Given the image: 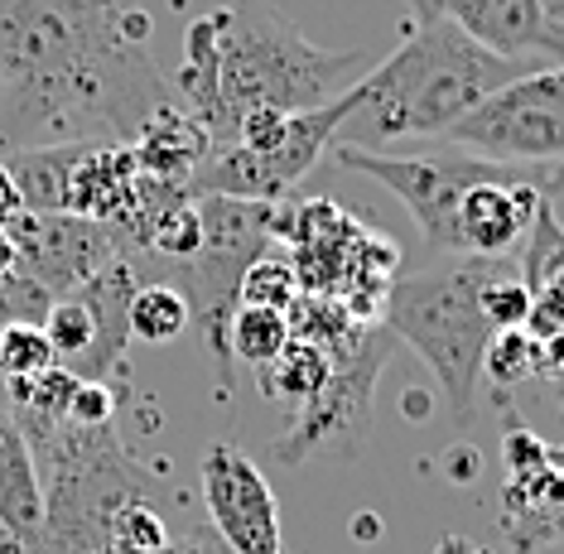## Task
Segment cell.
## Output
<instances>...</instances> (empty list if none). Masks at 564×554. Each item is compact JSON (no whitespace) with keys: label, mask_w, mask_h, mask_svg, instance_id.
<instances>
[{"label":"cell","mask_w":564,"mask_h":554,"mask_svg":"<svg viewBox=\"0 0 564 554\" xmlns=\"http://www.w3.org/2000/svg\"><path fill=\"white\" fill-rule=\"evenodd\" d=\"M371 68L362 48H318L265 0H232L184 30L174 97L208 135V150L237 140L256 111H314L343 97Z\"/></svg>","instance_id":"cell-1"},{"label":"cell","mask_w":564,"mask_h":554,"mask_svg":"<svg viewBox=\"0 0 564 554\" xmlns=\"http://www.w3.org/2000/svg\"><path fill=\"white\" fill-rule=\"evenodd\" d=\"M521 73H531V63L473 44L448 20L410 24L395 54L371 63L348 87V116H343L333 145L391 150V140L444 135L487 93H497Z\"/></svg>","instance_id":"cell-2"},{"label":"cell","mask_w":564,"mask_h":554,"mask_svg":"<svg viewBox=\"0 0 564 554\" xmlns=\"http://www.w3.org/2000/svg\"><path fill=\"white\" fill-rule=\"evenodd\" d=\"M511 265V256H440L434 265L395 280L381 304V328L434 371L454 420L473 415V391L482 381V347L492 324L482 314V290Z\"/></svg>","instance_id":"cell-3"},{"label":"cell","mask_w":564,"mask_h":554,"mask_svg":"<svg viewBox=\"0 0 564 554\" xmlns=\"http://www.w3.org/2000/svg\"><path fill=\"white\" fill-rule=\"evenodd\" d=\"M30 448L44 482V535L34 554H111L121 511L155 492L150 472L121 448L117 424L63 420Z\"/></svg>","instance_id":"cell-4"},{"label":"cell","mask_w":564,"mask_h":554,"mask_svg":"<svg viewBox=\"0 0 564 554\" xmlns=\"http://www.w3.org/2000/svg\"><path fill=\"white\" fill-rule=\"evenodd\" d=\"M145 39L150 15L121 0H0V107Z\"/></svg>","instance_id":"cell-5"},{"label":"cell","mask_w":564,"mask_h":554,"mask_svg":"<svg viewBox=\"0 0 564 554\" xmlns=\"http://www.w3.org/2000/svg\"><path fill=\"white\" fill-rule=\"evenodd\" d=\"M198 222H203V241L188 261L170 265L178 294L188 300L194 328L203 333L208 352L217 357L227 377V324L237 314V290L241 275L256 256L271 251L275 241V203H247V198H198Z\"/></svg>","instance_id":"cell-6"},{"label":"cell","mask_w":564,"mask_h":554,"mask_svg":"<svg viewBox=\"0 0 564 554\" xmlns=\"http://www.w3.org/2000/svg\"><path fill=\"white\" fill-rule=\"evenodd\" d=\"M448 150L492 164H564V63L511 77L440 135Z\"/></svg>","instance_id":"cell-7"},{"label":"cell","mask_w":564,"mask_h":554,"mask_svg":"<svg viewBox=\"0 0 564 554\" xmlns=\"http://www.w3.org/2000/svg\"><path fill=\"white\" fill-rule=\"evenodd\" d=\"M395 338L381 324H367L343 357H333V377L314 401L294 410L290 430L275 439V458L285 468H300L310 458H357V448L371 434V401H377V377L387 367Z\"/></svg>","instance_id":"cell-8"},{"label":"cell","mask_w":564,"mask_h":554,"mask_svg":"<svg viewBox=\"0 0 564 554\" xmlns=\"http://www.w3.org/2000/svg\"><path fill=\"white\" fill-rule=\"evenodd\" d=\"M333 160L343 170H357L362 178H377L410 208L415 227L425 231L434 256H454V222L464 208L468 188L482 178H497L517 164H492L478 154L448 150V154H391V150H357V145H333Z\"/></svg>","instance_id":"cell-9"},{"label":"cell","mask_w":564,"mask_h":554,"mask_svg":"<svg viewBox=\"0 0 564 554\" xmlns=\"http://www.w3.org/2000/svg\"><path fill=\"white\" fill-rule=\"evenodd\" d=\"M140 290V270L131 261H107L78 290L58 294L44 318L48 347L63 371L78 381H107L111 367H121L131 343V294Z\"/></svg>","instance_id":"cell-10"},{"label":"cell","mask_w":564,"mask_h":554,"mask_svg":"<svg viewBox=\"0 0 564 554\" xmlns=\"http://www.w3.org/2000/svg\"><path fill=\"white\" fill-rule=\"evenodd\" d=\"M10 241H15V270L24 280H34L40 290L58 294L78 290L83 280H93L107 261H117V231L97 217L83 213H15L6 222Z\"/></svg>","instance_id":"cell-11"},{"label":"cell","mask_w":564,"mask_h":554,"mask_svg":"<svg viewBox=\"0 0 564 554\" xmlns=\"http://www.w3.org/2000/svg\"><path fill=\"white\" fill-rule=\"evenodd\" d=\"M203 501H208L213 531L232 554H285L280 540V507L265 472L237 444H208L198 463Z\"/></svg>","instance_id":"cell-12"},{"label":"cell","mask_w":564,"mask_h":554,"mask_svg":"<svg viewBox=\"0 0 564 554\" xmlns=\"http://www.w3.org/2000/svg\"><path fill=\"white\" fill-rule=\"evenodd\" d=\"M415 24L448 20L473 44L492 48L502 58H550L564 63V39L545 20L541 0H405Z\"/></svg>","instance_id":"cell-13"},{"label":"cell","mask_w":564,"mask_h":554,"mask_svg":"<svg viewBox=\"0 0 564 554\" xmlns=\"http://www.w3.org/2000/svg\"><path fill=\"white\" fill-rule=\"evenodd\" d=\"M502 531L517 554L564 540V444H550L545 463L502 482Z\"/></svg>","instance_id":"cell-14"},{"label":"cell","mask_w":564,"mask_h":554,"mask_svg":"<svg viewBox=\"0 0 564 554\" xmlns=\"http://www.w3.org/2000/svg\"><path fill=\"white\" fill-rule=\"evenodd\" d=\"M0 531L24 554H34V545L44 535L40 463H34V448L10 410H0Z\"/></svg>","instance_id":"cell-15"},{"label":"cell","mask_w":564,"mask_h":554,"mask_svg":"<svg viewBox=\"0 0 564 554\" xmlns=\"http://www.w3.org/2000/svg\"><path fill=\"white\" fill-rule=\"evenodd\" d=\"M521 280L525 290H531V328L535 338H550V333L564 328V227L555 222V208H550V198L541 203V213H535L531 231H525V256H521Z\"/></svg>","instance_id":"cell-16"},{"label":"cell","mask_w":564,"mask_h":554,"mask_svg":"<svg viewBox=\"0 0 564 554\" xmlns=\"http://www.w3.org/2000/svg\"><path fill=\"white\" fill-rule=\"evenodd\" d=\"M328 377H333V357L324 352V347L304 343V338H290L285 352H280L271 367H261V395L290 405V415H294L304 401H314V395L324 391Z\"/></svg>","instance_id":"cell-17"},{"label":"cell","mask_w":564,"mask_h":554,"mask_svg":"<svg viewBox=\"0 0 564 554\" xmlns=\"http://www.w3.org/2000/svg\"><path fill=\"white\" fill-rule=\"evenodd\" d=\"M482 377L497 401H507V391L545 377V343L531 328H497L482 347Z\"/></svg>","instance_id":"cell-18"},{"label":"cell","mask_w":564,"mask_h":554,"mask_svg":"<svg viewBox=\"0 0 564 554\" xmlns=\"http://www.w3.org/2000/svg\"><path fill=\"white\" fill-rule=\"evenodd\" d=\"M294 338L290 333V318L280 308H261V304H237L232 324H227V357L241 367H271L285 343Z\"/></svg>","instance_id":"cell-19"},{"label":"cell","mask_w":564,"mask_h":554,"mask_svg":"<svg viewBox=\"0 0 564 554\" xmlns=\"http://www.w3.org/2000/svg\"><path fill=\"white\" fill-rule=\"evenodd\" d=\"M194 328L188 300L178 294L170 280H140V290L131 294V338L140 343H174Z\"/></svg>","instance_id":"cell-20"},{"label":"cell","mask_w":564,"mask_h":554,"mask_svg":"<svg viewBox=\"0 0 564 554\" xmlns=\"http://www.w3.org/2000/svg\"><path fill=\"white\" fill-rule=\"evenodd\" d=\"M304 294L300 285V270L285 256L265 251L256 256L247 265V275H241V290H237V304H261V308H280V314H290V304Z\"/></svg>","instance_id":"cell-21"},{"label":"cell","mask_w":564,"mask_h":554,"mask_svg":"<svg viewBox=\"0 0 564 554\" xmlns=\"http://www.w3.org/2000/svg\"><path fill=\"white\" fill-rule=\"evenodd\" d=\"M48 367H58V362H54L44 324H0V381L40 377Z\"/></svg>","instance_id":"cell-22"},{"label":"cell","mask_w":564,"mask_h":554,"mask_svg":"<svg viewBox=\"0 0 564 554\" xmlns=\"http://www.w3.org/2000/svg\"><path fill=\"white\" fill-rule=\"evenodd\" d=\"M531 308H535V300H531V290H525L517 261L482 290V314H487V324H492V333L497 328H525L531 324Z\"/></svg>","instance_id":"cell-23"},{"label":"cell","mask_w":564,"mask_h":554,"mask_svg":"<svg viewBox=\"0 0 564 554\" xmlns=\"http://www.w3.org/2000/svg\"><path fill=\"white\" fill-rule=\"evenodd\" d=\"M111 415H117V401H111L107 381H78L68 405V424H111Z\"/></svg>","instance_id":"cell-24"},{"label":"cell","mask_w":564,"mask_h":554,"mask_svg":"<svg viewBox=\"0 0 564 554\" xmlns=\"http://www.w3.org/2000/svg\"><path fill=\"white\" fill-rule=\"evenodd\" d=\"M15 213H24V198H20V184H15V174L0 164V227L10 222Z\"/></svg>","instance_id":"cell-25"},{"label":"cell","mask_w":564,"mask_h":554,"mask_svg":"<svg viewBox=\"0 0 564 554\" xmlns=\"http://www.w3.org/2000/svg\"><path fill=\"white\" fill-rule=\"evenodd\" d=\"M545 377L550 381H564V328L545 338Z\"/></svg>","instance_id":"cell-26"},{"label":"cell","mask_w":564,"mask_h":554,"mask_svg":"<svg viewBox=\"0 0 564 554\" xmlns=\"http://www.w3.org/2000/svg\"><path fill=\"white\" fill-rule=\"evenodd\" d=\"M434 554H487L482 545H473L468 535H444L440 545H434Z\"/></svg>","instance_id":"cell-27"},{"label":"cell","mask_w":564,"mask_h":554,"mask_svg":"<svg viewBox=\"0 0 564 554\" xmlns=\"http://www.w3.org/2000/svg\"><path fill=\"white\" fill-rule=\"evenodd\" d=\"M15 275V241H10V231L0 227V280Z\"/></svg>","instance_id":"cell-28"},{"label":"cell","mask_w":564,"mask_h":554,"mask_svg":"<svg viewBox=\"0 0 564 554\" xmlns=\"http://www.w3.org/2000/svg\"><path fill=\"white\" fill-rule=\"evenodd\" d=\"M160 554H217L213 545H170V550H160Z\"/></svg>","instance_id":"cell-29"},{"label":"cell","mask_w":564,"mask_h":554,"mask_svg":"<svg viewBox=\"0 0 564 554\" xmlns=\"http://www.w3.org/2000/svg\"><path fill=\"white\" fill-rule=\"evenodd\" d=\"M550 401H555V415L564 420V381H550Z\"/></svg>","instance_id":"cell-30"},{"label":"cell","mask_w":564,"mask_h":554,"mask_svg":"<svg viewBox=\"0 0 564 554\" xmlns=\"http://www.w3.org/2000/svg\"><path fill=\"white\" fill-rule=\"evenodd\" d=\"M545 193H550V198H555V193H564V164H560V170H555V184H550Z\"/></svg>","instance_id":"cell-31"}]
</instances>
